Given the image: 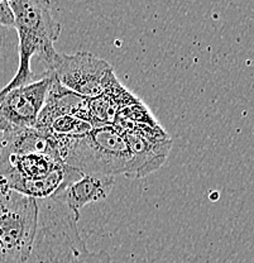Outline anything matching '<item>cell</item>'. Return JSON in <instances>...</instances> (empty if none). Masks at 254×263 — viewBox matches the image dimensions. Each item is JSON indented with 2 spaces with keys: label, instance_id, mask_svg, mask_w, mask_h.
I'll return each mask as SVG.
<instances>
[{
  "label": "cell",
  "instance_id": "cell-1",
  "mask_svg": "<svg viewBox=\"0 0 254 263\" xmlns=\"http://www.w3.org/2000/svg\"><path fill=\"white\" fill-rule=\"evenodd\" d=\"M9 5L18 33L19 64L15 75L0 90V94L32 82V57H38L43 62L45 72H52L61 57V53L54 48V42L61 34V24L54 21L51 3L10 0Z\"/></svg>",
  "mask_w": 254,
  "mask_h": 263
},
{
  "label": "cell",
  "instance_id": "cell-2",
  "mask_svg": "<svg viewBox=\"0 0 254 263\" xmlns=\"http://www.w3.org/2000/svg\"><path fill=\"white\" fill-rule=\"evenodd\" d=\"M58 137L62 163L89 176L125 175L130 163L124 133L114 125L95 128L79 137Z\"/></svg>",
  "mask_w": 254,
  "mask_h": 263
},
{
  "label": "cell",
  "instance_id": "cell-3",
  "mask_svg": "<svg viewBox=\"0 0 254 263\" xmlns=\"http://www.w3.org/2000/svg\"><path fill=\"white\" fill-rule=\"evenodd\" d=\"M37 221V201L12 190L0 177V263L27 261Z\"/></svg>",
  "mask_w": 254,
  "mask_h": 263
},
{
  "label": "cell",
  "instance_id": "cell-4",
  "mask_svg": "<svg viewBox=\"0 0 254 263\" xmlns=\"http://www.w3.org/2000/svg\"><path fill=\"white\" fill-rule=\"evenodd\" d=\"M52 75L65 89L86 99L99 97L119 81L105 60L86 51L61 53Z\"/></svg>",
  "mask_w": 254,
  "mask_h": 263
},
{
  "label": "cell",
  "instance_id": "cell-5",
  "mask_svg": "<svg viewBox=\"0 0 254 263\" xmlns=\"http://www.w3.org/2000/svg\"><path fill=\"white\" fill-rule=\"evenodd\" d=\"M52 80V72H43L40 80L0 94V133L34 128Z\"/></svg>",
  "mask_w": 254,
  "mask_h": 263
},
{
  "label": "cell",
  "instance_id": "cell-6",
  "mask_svg": "<svg viewBox=\"0 0 254 263\" xmlns=\"http://www.w3.org/2000/svg\"><path fill=\"white\" fill-rule=\"evenodd\" d=\"M130 153V163L125 176L128 179H144L160 170L167 161L173 142L171 138L157 139L141 134L123 132Z\"/></svg>",
  "mask_w": 254,
  "mask_h": 263
},
{
  "label": "cell",
  "instance_id": "cell-7",
  "mask_svg": "<svg viewBox=\"0 0 254 263\" xmlns=\"http://www.w3.org/2000/svg\"><path fill=\"white\" fill-rule=\"evenodd\" d=\"M62 115H73L90 123L87 99L65 89L53 78L45 104L38 114L34 129L43 134H50L52 122Z\"/></svg>",
  "mask_w": 254,
  "mask_h": 263
},
{
  "label": "cell",
  "instance_id": "cell-8",
  "mask_svg": "<svg viewBox=\"0 0 254 263\" xmlns=\"http://www.w3.org/2000/svg\"><path fill=\"white\" fill-rule=\"evenodd\" d=\"M114 185L115 177L83 175L57 195L64 200L73 213L80 215V212L86 205L105 200L113 190Z\"/></svg>",
  "mask_w": 254,
  "mask_h": 263
},
{
  "label": "cell",
  "instance_id": "cell-9",
  "mask_svg": "<svg viewBox=\"0 0 254 263\" xmlns=\"http://www.w3.org/2000/svg\"><path fill=\"white\" fill-rule=\"evenodd\" d=\"M92 129L94 127L83 119H79L73 115H62L52 122L50 134L62 137H79L89 133Z\"/></svg>",
  "mask_w": 254,
  "mask_h": 263
}]
</instances>
